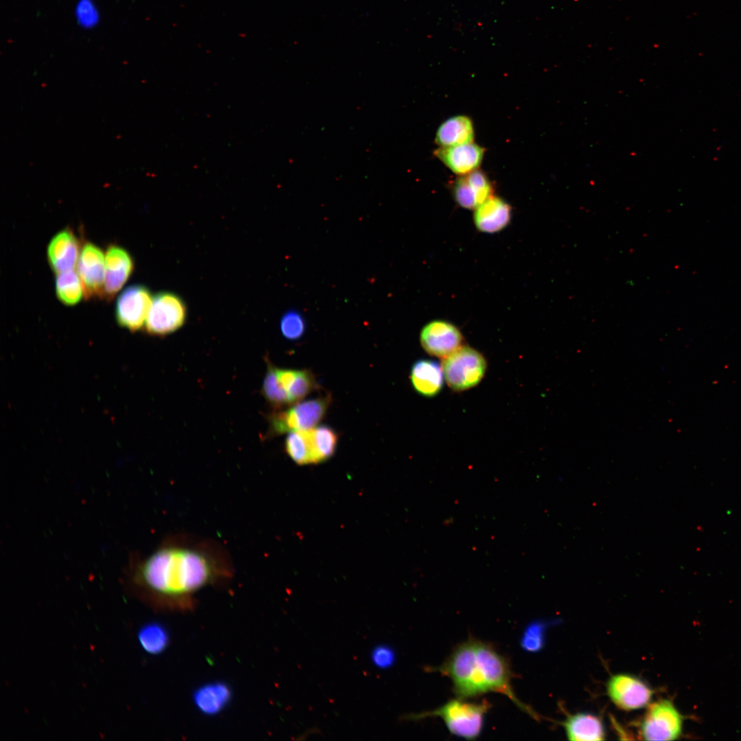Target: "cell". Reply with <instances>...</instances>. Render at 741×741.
<instances>
[{
    "mask_svg": "<svg viewBox=\"0 0 741 741\" xmlns=\"http://www.w3.org/2000/svg\"><path fill=\"white\" fill-rule=\"evenodd\" d=\"M234 572L231 554L218 541L176 533L163 539L149 554L133 558L127 578L150 605L184 612L195 607L198 593L230 582Z\"/></svg>",
    "mask_w": 741,
    "mask_h": 741,
    "instance_id": "1",
    "label": "cell"
},
{
    "mask_svg": "<svg viewBox=\"0 0 741 741\" xmlns=\"http://www.w3.org/2000/svg\"><path fill=\"white\" fill-rule=\"evenodd\" d=\"M429 669L449 677L458 698L498 692L537 718V714L515 694L511 684L515 676L508 660L489 642L470 637L458 645L440 666Z\"/></svg>",
    "mask_w": 741,
    "mask_h": 741,
    "instance_id": "2",
    "label": "cell"
},
{
    "mask_svg": "<svg viewBox=\"0 0 741 741\" xmlns=\"http://www.w3.org/2000/svg\"><path fill=\"white\" fill-rule=\"evenodd\" d=\"M465 700L457 697L434 710L408 714L403 719L417 720L427 717H439L451 733L466 740H475L482 731L485 715L491 705L486 699L478 703Z\"/></svg>",
    "mask_w": 741,
    "mask_h": 741,
    "instance_id": "3",
    "label": "cell"
},
{
    "mask_svg": "<svg viewBox=\"0 0 741 741\" xmlns=\"http://www.w3.org/2000/svg\"><path fill=\"white\" fill-rule=\"evenodd\" d=\"M442 368L448 386L454 390H465L478 385L486 370V361L477 350L461 346L444 357Z\"/></svg>",
    "mask_w": 741,
    "mask_h": 741,
    "instance_id": "4",
    "label": "cell"
},
{
    "mask_svg": "<svg viewBox=\"0 0 741 741\" xmlns=\"http://www.w3.org/2000/svg\"><path fill=\"white\" fill-rule=\"evenodd\" d=\"M331 401V396L301 401L286 410L275 411L270 418L273 433L282 434L312 429L324 418Z\"/></svg>",
    "mask_w": 741,
    "mask_h": 741,
    "instance_id": "5",
    "label": "cell"
},
{
    "mask_svg": "<svg viewBox=\"0 0 741 741\" xmlns=\"http://www.w3.org/2000/svg\"><path fill=\"white\" fill-rule=\"evenodd\" d=\"M682 727V715L670 701L662 699L648 704L639 736L645 740H673L681 736Z\"/></svg>",
    "mask_w": 741,
    "mask_h": 741,
    "instance_id": "6",
    "label": "cell"
},
{
    "mask_svg": "<svg viewBox=\"0 0 741 741\" xmlns=\"http://www.w3.org/2000/svg\"><path fill=\"white\" fill-rule=\"evenodd\" d=\"M186 316V305L180 296L172 292H159L152 298L145 330L153 336L168 335L184 325Z\"/></svg>",
    "mask_w": 741,
    "mask_h": 741,
    "instance_id": "7",
    "label": "cell"
},
{
    "mask_svg": "<svg viewBox=\"0 0 741 741\" xmlns=\"http://www.w3.org/2000/svg\"><path fill=\"white\" fill-rule=\"evenodd\" d=\"M607 692L616 707L633 711L648 705L654 692L647 683L636 676L620 673L610 677Z\"/></svg>",
    "mask_w": 741,
    "mask_h": 741,
    "instance_id": "8",
    "label": "cell"
},
{
    "mask_svg": "<svg viewBox=\"0 0 741 741\" xmlns=\"http://www.w3.org/2000/svg\"><path fill=\"white\" fill-rule=\"evenodd\" d=\"M152 298L148 288L142 285L126 287L117 299L115 318L117 323L131 331L140 329L145 320Z\"/></svg>",
    "mask_w": 741,
    "mask_h": 741,
    "instance_id": "9",
    "label": "cell"
},
{
    "mask_svg": "<svg viewBox=\"0 0 741 741\" xmlns=\"http://www.w3.org/2000/svg\"><path fill=\"white\" fill-rule=\"evenodd\" d=\"M77 270L86 298L105 297V257L99 247L85 243L80 250Z\"/></svg>",
    "mask_w": 741,
    "mask_h": 741,
    "instance_id": "10",
    "label": "cell"
},
{
    "mask_svg": "<svg viewBox=\"0 0 741 741\" xmlns=\"http://www.w3.org/2000/svg\"><path fill=\"white\" fill-rule=\"evenodd\" d=\"M463 337L452 323L435 320L425 325L420 333L423 349L430 355L445 357L462 346Z\"/></svg>",
    "mask_w": 741,
    "mask_h": 741,
    "instance_id": "11",
    "label": "cell"
},
{
    "mask_svg": "<svg viewBox=\"0 0 741 741\" xmlns=\"http://www.w3.org/2000/svg\"><path fill=\"white\" fill-rule=\"evenodd\" d=\"M133 270L130 254L119 246L110 245L105 255V298L111 300L125 285Z\"/></svg>",
    "mask_w": 741,
    "mask_h": 741,
    "instance_id": "12",
    "label": "cell"
},
{
    "mask_svg": "<svg viewBox=\"0 0 741 741\" xmlns=\"http://www.w3.org/2000/svg\"><path fill=\"white\" fill-rule=\"evenodd\" d=\"M452 192L456 202L467 209H475L493 196V187L487 176L478 169L460 176L453 185Z\"/></svg>",
    "mask_w": 741,
    "mask_h": 741,
    "instance_id": "13",
    "label": "cell"
},
{
    "mask_svg": "<svg viewBox=\"0 0 741 741\" xmlns=\"http://www.w3.org/2000/svg\"><path fill=\"white\" fill-rule=\"evenodd\" d=\"M80 252L79 241L73 231L67 228L51 238L47 250L49 266L56 274L73 270Z\"/></svg>",
    "mask_w": 741,
    "mask_h": 741,
    "instance_id": "14",
    "label": "cell"
},
{
    "mask_svg": "<svg viewBox=\"0 0 741 741\" xmlns=\"http://www.w3.org/2000/svg\"><path fill=\"white\" fill-rule=\"evenodd\" d=\"M434 154L454 173L464 176L479 167L484 149L472 142L451 147H439Z\"/></svg>",
    "mask_w": 741,
    "mask_h": 741,
    "instance_id": "15",
    "label": "cell"
},
{
    "mask_svg": "<svg viewBox=\"0 0 741 741\" xmlns=\"http://www.w3.org/2000/svg\"><path fill=\"white\" fill-rule=\"evenodd\" d=\"M511 207L499 197L492 196L475 209L473 222L478 231L495 233L510 222Z\"/></svg>",
    "mask_w": 741,
    "mask_h": 741,
    "instance_id": "16",
    "label": "cell"
},
{
    "mask_svg": "<svg viewBox=\"0 0 741 741\" xmlns=\"http://www.w3.org/2000/svg\"><path fill=\"white\" fill-rule=\"evenodd\" d=\"M444 379L442 366L434 360L421 359L412 366L410 379L412 386L422 396L437 395L443 388Z\"/></svg>",
    "mask_w": 741,
    "mask_h": 741,
    "instance_id": "17",
    "label": "cell"
},
{
    "mask_svg": "<svg viewBox=\"0 0 741 741\" xmlns=\"http://www.w3.org/2000/svg\"><path fill=\"white\" fill-rule=\"evenodd\" d=\"M277 378L287 393L290 405L302 401L318 388L316 379L307 369L276 368Z\"/></svg>",
    "mask_w": 741,
    "mask_h": 741,
    "instance_id": "18",
    "label": "cell"
},
{
    "mask_svg": "<svg viewBox=\"0 0 741 741\" xmlns=\"http://www.w3.org/2000/svg\"><path fill=\"white\" fill-rule=\"evenodd\" d=\"M231 698L230 687L225 683L216 681L204 684L193 694V701L202 714L215 715L221 712L229 703Z\"/></svg>",
    "mask_w": 741,
    "mask_h": 741,
    "instance_id": "19",
    "label": "cell"
},
{
    "mask_svg": "<svg viewBox=\"0 0 741 741\" xmlns=\"http://www.w3.org/2000/svg\"><path fill=\"white\" fill-rule=\"evenodd\" d=\"M569 740H602L605 729L602 720L589 713H577L569 716L563 723Z\"/></svg>",
    "mask_w": 741,
    "mask_h": 741,
    "instance_id": "20",
    "label": "cell"
},
{
    "mask_svg": "<svg viewBox=\"0 0 741 741\" xmlns=\"http://www.w3.org/2000/svg\"><path fill=\"white\" fill-rule=\"evenodd\" d=\"M474 129L471 119L465 115L454 116L438 127L435 142L439 147H451L473 142Z\"/></svg>",
    "mask_w": 741,
    "mask_h": 741,
    "instance_id": "21",
    "label": "cell"
},
{
    "mask_svg": "<svg viewBox=\"0 0 741 741\" xmlns=\"http://www.w3.org/2000/svg\"><path fill=\"white\" fill-rule=\"evenodd\" d=\"M314 464L329 459L335 453L338 436L329 426L322 425L309 430Z\"/></svg>",
    "mask_w": 741,
    "mask_h": 741,
    "instance_id": "22",
    "label": "cell"
},
{
    "mask_svg": "<svg viewBox=\"0 0 741 741\" xmlns=\"http://www.w3.org/2000/svg\"><path fill=\"white\" fill-rule=\"evenodd\" d=\"M84 290L78 273L73 270L57 274L56 294L58 300L65 305L72 306L80 302Z\"/></svg>",
    "mask_w": 741,
    "mask_h": 741,
    "instance_id": "23",
    "label": "cell"
},
{
    "mask_svg": "<svg viewBox=\"0 0 741 741\" xmlns=\"http://www.w3.org/2000/svg\"><path fill=\"white\" fill-rule=\"evenodd\" d=\"M285 449L297 464H314L309 430L289 432L285 438Z\"/></svg>",
    "mask_w": 741,
    "mask_h": 741,
    "instance_id": "24",
    "label": "cell"
},
{
    "mask_svg": "<svg viewBox=\"0 0 741 741\" xmlns=\"http://www.w3.org/2000/svg\"><path fill=\"white\" fill-rule=\"evenodd\" d=\"M138 639L145 652L155 655L162 652L167 647L169 635L164 626L152 622L141 627Z\"/></svg>",
    "mask_w": 741,
    "mask_h": 741,
    "instance_id": "25",
    "label": "cell"
},
{
    "mask_svg": "<svg viewBox=\"0 0 741 741\" xmlns=\"http://www.w3.org/2000/svg\"><path fill=\"white\" fill-rule=\"evenodd\" d=\"M262 392L265 399L276 409L290 405L287 393L277 378L276 366L270 363L263 379Z\"/></svg>",
    "mask_w": 741,
    "mask_h": 741,
    "instance_id": "26",
    "label": "cell"
},
{
    "mask_svg": "<svg viewBox=\"0 0 741 741\" xmlns=\"http://www.w3.org/2000/svg\"><path fill=\"white\" fill-rule=\"evenodd\" d=\"M548 622L536 620L530 623L524 631L520 644L528 652H537L544 646Z\"/></svg>",
    "mask_w": 741,
    "mask_h": 741,
    "instance_id": "27",
    "label": "cell"
},
{
    "mask_svg": "<svg viewBox=\"0 0 741 741\" xmlns=\"http://www.w3.org/2000/svg\"><path fill=\"white\" fill-rule=\"evenodd\" d=\"M305 329V325L302 316L295 311L285 314L280 322L282 335L290 340H296L301 338Z\"/></svg>",
    "mask_w": 741,
    "mask_h": 741,
    "instance_id": "28",
    "label": "cell"
},
{
    "mask_svg": "<svg viewBox=\"0 0 741 741\" xmlns=\"http://www.w3.org/2000/svg\"><path fill=\"white\" fill-rule=\"evenodd\" d=\"M373 663L380 669L390 668L395 662V652L386 645L375 647L370 655Z\"/></svg>",
    "mask_w": 741,
    "mask_h": 741,
    "instance_id": "29",
    "label": "cell"
},
{
    "mask_svg": "<svg viewBox=\"0 0 741 741\" xmlns=\"http://www.w3.org/2000/svg\"><path fill=\"white\" fill-rule=\"evenodd\" d=\"M77 11L79 21L83 25H93L97 19L96 10L89 0L81 1L78 4Z\"/></svg>",
    "mask_w": 741,
    "mask_h": 741,
    "instance_id": "30",
    "label": "cell"
}]
</instances>
